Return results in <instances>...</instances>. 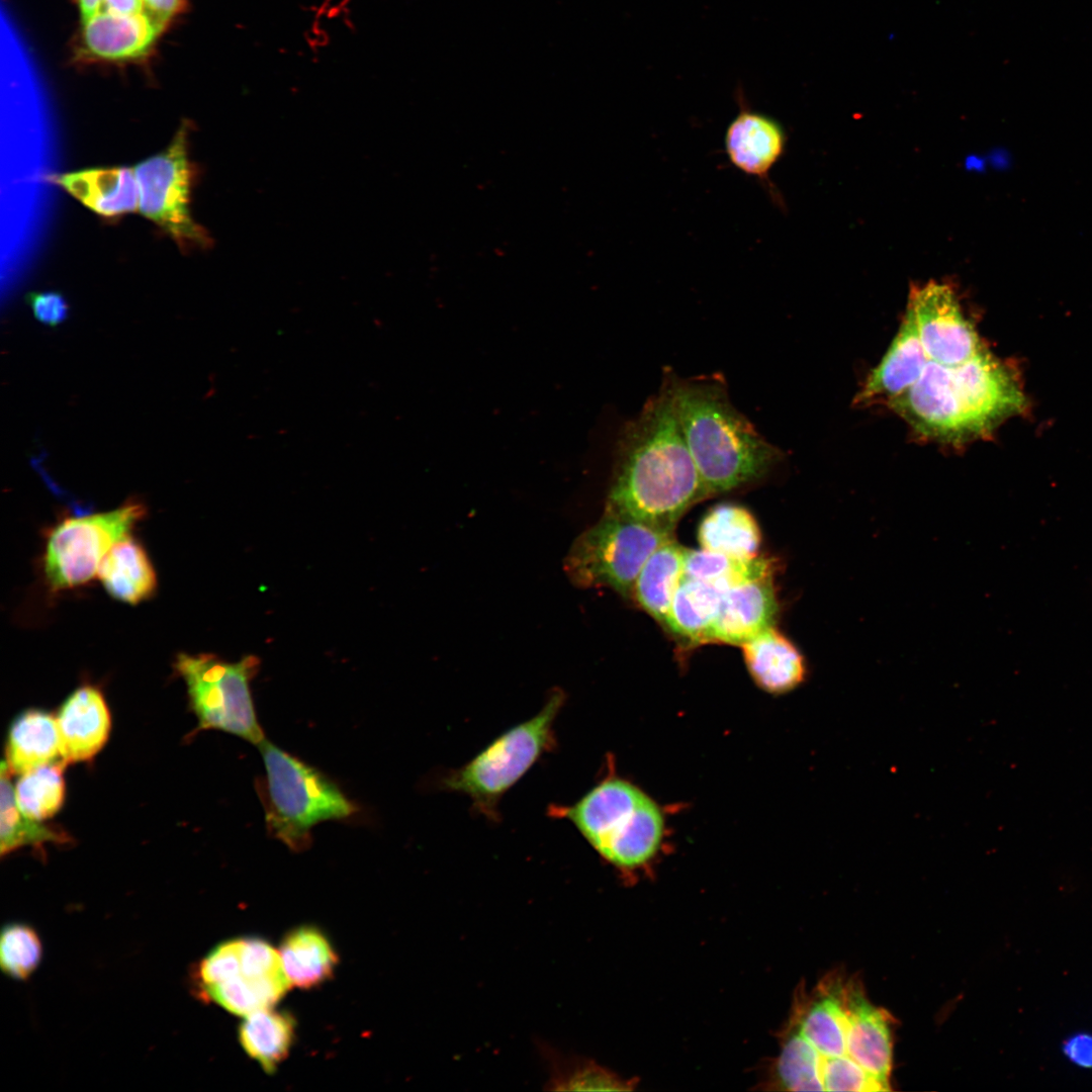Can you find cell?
Masks as SVG:
<instances>
[{
  "mask_svg": "<svg viewBox=\"0 0 1092 1092\" xmlns=\"http://www.w3.org/2000/svg\"><path fill=\"white\" fill-rule=\"evenodd\" d=\"M856 401L886 404L917 436L951 446L991 436L1027 404L1016 373L977 331L938 334L905 316Z\"/></svg>",
  "mask_w": 1092,
  "mask_h": 1092,
  "instance_id": "obj_1",
  "label": "cell"
},
{
  "mask_svg": "<svg viewBox=\"0 0 1092 1092\" xmlns=\"http://www.w3.org/2000/svg\"><path fill=\"white\" fill-rule=\"evenodd\" d=\"M677 417L672 371L622 429L605 513L673 533L682 515L708 497Z\"/></svg>",
  "mask_w": 1092,
  "mask_h": 1092,
  "instance_id": "obj_2",
  "label": "cell"
},
{
  "mask_svg": "<svg viewBox=\"0 0 1092 1092\" xmlns=\"http://www.w3.org/2000/svg\"><path fill=\"white\" fill-rule=\"evenodd\" d=\"M672 388L685 441L709 496L758 481L781 460L780 449L733 405L720 376L682 379L672 372Z\"/></svg>",
  "mask_w": 1092,
  "mask_h": 1092,
  "instance_id": "obj_3",
  "label": "cell"
},
{
  "mask_svg": "<svg viewBox=\"0 0 1092 1092\" xmlns=\"http://www.w3.org/2000/svg\"><path fill=\"white\" fill-rule=\"evenodd\" d=\"M552 817L568 820L607 862L633 871L661 847L665 819L658 804L633 783L609 776L571 805H552Z\"/></svg>",
  "mask_w": 1092,
  "mask_h": 1092,
  "instance_id": "obj_4",
  "label": "cell"
},
{
  "mask_svg": "<svg viewBox=\"0 0 1092 1092\" xmlns=\"http://www.w3.org/2000/svg\"><path fill=\"white\" fill-rule=\"evenodd\" d=\"M265 776L259 793L268 832L292 850L306 849L311 829L357 812L337 784L317 768L264 739L259 745Z\"/></svg>",
  "mask_w": 1092,
  "mask_h": 1092,
  "instance_id": "obj_5",
  "label": "cell"
},
{
  "mask_svg": "<svg viewBox=\"0 0 1092 1092\" xmlns=\"http://www.w3.org/2000/svg\"><path fill=\"white\" fill-rule=\"evenodd\" d=\"M566 695L551 691L540 711L508 729L469 761L445 774L443 790L467 796L476 811L492 820L497 806L531 767L556 744L554 725Z\"/></svg>",
  "mask_w": 1092,
  "mask_h": 1092,
  "instance_id": "obj_6",
  "label": "cell"
},
{
  "mask_svg": "<svg viewBox=\"0 0 1092 1092\" xmlns=\"http://www.w3.org/2000/svg\"><path fill=\"white\" fill-rule=\"evenodd\" d=\"M671 538L672 533L604 512L574 539L563 569L576 587H609L630 599L647 558Z\"/></svg>",
  "mask_w": 1092,
  "mask_h": 1092,
  "instance_id": "obj_7",
  "label": "cell"
},
{
  "mask_svg": "<svg viewBox=\"0 0 1092 1092\" xmlns=\"http://www.w3.org/2000/svg\"><path fill=\"white\" fill-rule=\"evenodd\" d=\"M174 667L186 684L196 731L220 730L255 745L266 739L251 692L259 667L256 656L228 662L210 653H179Z\"/></svg>",
  "mask_w": 1092,
  "mask_h": 1092,
  "instance_id": "obj_8",
  "label": "cell"
},
{
  "mask_svg": "<svg viewBox=\"0 0 1092 1092\" xmlns=\"http://www.w3.org/2000/svg\"><path fill=\"white\" fill-rule=\"evenodd\" d=\"M196 979L203 995L240 1016L271 1008L291 986L279 951L255 937L219 943L200 962Z\"/></svg>",
  "mask_w": 1092,
  "mask_h": 1092,
  "instance_id": "obj_9",
  "label": "cell"
},
{
  "mask_svg": "<svg viewBox=\"0 0 1092 1092\" xmlns=\"http://www.w3.org/2000/svg\"><path fill=\"white\" fill-rule=\"evenodd\" d=\"M190 124L183 121L169 146L136 164L140 212L159 226L180 251L204 249L210 240L190 212V196L195 177L189 158Z\"/></svg>",
  "mask_w": 1092,
  "mask_h": 1092,
  "instance_id": "obj_10",
  "label": "cell"
},
{
  "mask_svg": "<svg viewBox=\"0 0 1092 1092\" xmlns=\"http://www.w3.org/2000/svg\"><path fill=\"white\" fill-rule=\"evenodd\" d=\"M146 515L145 505L129 500L115 510L65 519L49 535L43 570L53 590L91 580L111 547L128 536Z\"/></svg>",
  "mask_w": 1092,
  "mask_h": 1092,
  "instance_id": "obj_11",
  "label": "cell"
},
{
  "mask_svg": "<svg viewBox=\"0 0 1092 1092\" xmlns=\"http://www.w3.org/2000/svg\"><path fill=\"white\" fill-rule=\"evenodd\" d=\"M737 100L739 110L724 133L725 154L736 170L755 179L769 199L783 207L770 172L785 155L786 130L774 117L752 109L742 95H737Z\"/></svg>",
  "mask_w": 1092,
  "mask_h": 1092,
  "instance_id": "obj_12",
  "label": "cell"
},
{
  "mask_svg": "<svg viewBox=\"0 0 1092 1092\" xmlns=\"http://www.w3.org/2000/svg\"><path fill=\"white\" fill-rule=\"evenodd\" d=\"M775 573L734 585L722 594L709 643L741 646L769 627L779 615Z\"/></svg>",
  "mask_w": 1092,
  "mask_h": 1092,
  "instance_id": "obj_13",
  "label": "cell"
},
{
  "mask_svg": "<svg viewBox=\"0 0 1092 1092\" xmlns=\"http://www.w3.org/2000/svg\"><path fill=\"white\" fill-rule=\"evenodd\" d=\"M56 719L61 758L66 764L91 759L106 743L111 728L108 706L93 686L76 689Z\"/></svg>",
  "mask_w": 1092,
  "mask_h": 1092,
  "instance_id": "obj_14",
  "label": "cell"
},
{
  "mask_svg": "<svg viewBox=\"0 0 1092 1092\" xmlns=\"http://www.w3.org/2000/svg\"><path fill=\"white\" fill-rule=\"evenodd\" d=\"M894 1018L873 1005L857 978L851 1002L847 1052L851 1060L891 1090Z\"/></svg>",
  "mask_w": 1092,
  "mask_h": 1092,
  "instance_id": "obj_15",
  "label": "cell"
},
{
  "mask_svg": "<svg viewBox=\"0 0 1092 1092\" xmlns=\"http://www.w3.org/2000/svg\"><path fill=\"white\" fill-rule=\"evenodd\" d=\"M52 183L106 218L139 210L140 192L133 169L90 168L48 177Z\"/></svg>",
  "mask_w": 1092,
  "mask_h": 1092,
  "instance_id": "obj_16",
  "label": "cell"
},
{
  "mask_svg": "<svg viewBox=\"0 0 1092 1092\" xmlns=\"http://www.w3.org/2000/svg\"><path fill=\"white\" fill-rule=\"evenodd\" d=\"M740 647L752 680L767 694L780 696L790 693L807 677L803 655L776 626Z\"/></svg>",
  "mask_w": 1092,
  "mask_h": 1092,
  "instance_id": "obj_17",
  "label": "cell"
},
{
  "mask_svg": "<svg viewBox=\"0 0 1092 1092\" xmlns=\"http://www.w3.org/2000/svg\"><path fill=\"white\" fill-rule=\"evenodd\" d=\"M83 39L94 56L123 60L144 55L161 30L144 14L97 12L83 20Z\"/></svg>",
  "mask_w": 1092,
  "mask_h": 1092,
  "instance_id": "obj_18",
  "label": "cell"
},
{
  "mask_svg": "<svg viewBox=\"0 0 1092 1092\" xmlns=\"http://www.w3.org/2000/svg\"><path fill=\"white\" fill-rule=\"evenodd\" d=\"M97 576L113 599L129 605L150 599L157 589L152 561L143 545L129 535L106 553Z\"/></svg>",
  "mask_w": 1092,
  "mask_h": 1092,
  "instance_id": "obj_19",
  "label": "cell"
},
{
  "mask_svg": "<svg viewBox=\"0 0 1092 1092\" xmlns=\"http://www.w3.org/2000/svg\"><path fill=\"white\" fill-rule=\"evenodd\" d=\"M62 760L57 719L41 710H27L12 722L5 762L11 775Z\"/></svg>",
  "mask_w": 1092,
  "mask_h": 1092,
  "instance_id": "obj_20",
  "label": "cell"
},
{
  "mask_svg": "<svg viewBox=\"0 0 1092 1092\" xmlns=\"http://www.w3.org/2000/svg\"><path fill=\"white\" fill-rule=\"evenodd\" d=\"M685 549L673 538L660 545L643 564L632 589L631 599L663 626L684 578Z\"/></svg>",
  "mask_w": 1092,
  "mask_h": 1092,
  "instance_id": "obj_21",
  "label": "cell"
},
{
  "mask_svg": "<svg viewBox=\"0 0 1092 1092\" xmlns=\"http://www.w3.org/2000/svg\"><path fill=\"white\" fill-rule=\"evenodd\" d=\"M279 953L290 985L301 989L320 986L331 979L339 962L324 932L309 925L289 931Z\"/></svg>",
  "mask_w": 1092,
  "mask_h": 1092,
  "instance_id": "obj_22",
  "label": "cell"
},
{
  "mask_svg": "<svg viewBox=\"0 0 1092 1092\" xmlns=\"http://www.w3.org/2000/svg\"><path fill=\"white\" fill-rule=\"evenodd\" d=\"M698 540L703 549L747 560L759 555L761 533L747 509L721 504L704 516L698 528Z\"/></svg>",
  "mask_w": 1092,
  "mask_h": 1092,
  "instance_id": "obj_23",
  "label": "cell"
},
{
  "mask_svg": "<svg viewBox=\"0 0 1092 1092\" xmlns=\"http://www.w3.org/2000/svg\"><path fill=\"white\" fill-rule=\"evenodd\" d=\"M721 599L722 593L715 586L684 577L671 602L664 627L690 646L709 643Z\"/></svg>",
  "mask_w": 1092,
  "mask_h": 1092,
  "instance_id": "obj_24",
  "label": "cell"
},
{
  "mask_svg": "<svg viewBox=\"0 0 1092 1092\" xmlns=\"http://www.w3.org/2000/svg\"><path fill=\"white\" fill-rule=\"evenodd\" d=\"M294 1030L295 1021L289 1013L266 1008L245 1016L239 1039L249 1057L273 1074L289 1053Z\"/></svg>",
  "mask_w": 1092,
  "mask_h": 1092,
  "instance_id": "obj_25",
  "label": "cell"
},
{
  "mask_svg": "<svg viewBox=\"0 0 1092 1092\" xmlns=\"http://www.w3.org/2000/svg\"><path fill=\"white\" fill-rule=\"evenodd\" d=\"M776 562L768 557L738 559L706 549H685L684 577L707 582L722 594L744 581L775 573Z\"/></svg>",
  "mask_w": 1092,
  "mask_h": 1092,
  "instance_id": "obj_26",
  "label": "cell"
},
{
  "mask_svg": "<svg viewBox=\"0 0 1092 1092\" xmlns=\"http://www.w3.org/2000/svg\"><path fill=\"white\" fill-rule=\"evenodd\" d=\"M10 775L6 762L2 761L0 809L1 855L9 853L23 845L40 846L47 842H70L72 838L65 831L47 826L40 823L41 821L28 817L20 810L15 799Z\"/></svg>",
  "mask_w": 1092,
  "mask_h": 1092,
  "instance_id": "obj_27",
  "label": "cell"
},
{
  "mask_svg": "<svg viewBox=\"0 0 1092 1092\" xmlns=\"http://www.w3.org/2000/svg\"><path fill=\"white\" fill-rule=\"evenodd\" d=\"M66 765L59 760L21 775L14 793L17 805L25 815L42 821L61 809L65 799L63 774Z\"/></svg>",
  "mask_w": 1092,
  "mask_h": 1092,
  "instance_id": "obj_28",
  "label": "cell"
},
{
  "mask_svg": "<svg viewBox=\"0 0 1092 1092\" xmlns=\"http://www.w3.org/2000/svg\"><path fill=\"white\" fill-rule=\"evenodd\" d=\"M41 956V941L32 927L24 923H9L3 927L0 965L8 977L27 979L38 967Z\"/></svg>",
  "mask_w": 1092,
  "mask_h": 1092,
  "instance_id": "obj_29",
  "label": "cell"
},
{
  "mask_svg": "<svg viewBox=\"0 0 1092 1092\" xmlns=\"http://www.w3.org/2000/svg\"><path fill=\"white\" fill-rule=\"evenodd\" d=\"M548 1059L551 1067L552 1090H625V1083L606 1069L590 1062L563 1058L557 1055Z\"/></svg>",
  "mask_w": 1092,
  "mask_h": 1092,
  "instance_id": "obj_30",
  "label": "cell"
},
{
  "mask_svg": "<svg viewBox=\"0 0 1092 1092\" xmlns=\"http://www.w3.org/2000/svg\"><path fill=\"white\" fill-rule=\"evenodd\" d=\"M35 318L50 327L63 323L69 306L64 296L56 291L29 293L26 297Z\"/></svg>",
  "mask_w": 1092,
  "mask_h": 1092,
  "instance_id": "obj_31",
  "label": "cell"
},
{
  "mask_svg": "<svg viewBox=\"0 0 1092 1092\" xmlns=\"http://www.w3.org/2000/svg\"><path fill=\"white\" fill-rule=\"evenodd\" d=\"M1062 1052L1075 1066L1092 1069V1032L1077 1031L1062 1043Z\"/></svg>",
  "mask_w": 1092,
  "mask_h": 1092,
  "instance_id": "obj_32",
  "label": "cell"
},
{
  "mask_svg": "<svg viewBox=\"0 0 1092 1092\" xmlns=\"http://www.w3.org/2000/svg\"><path fill=\"white\" fill-rule=\"evenodd\" d=\"M145 15L162 31L181 8L183 0H142Z\"/></svg>",
  "mask_w": 1092,
  "mask_h": 1092,
  "instance_id": "obj_33",
  "label": "cell"
},
{
  "mask_svg": "<svg viewBox=\"0 0 1092 1092\" xmlns=\"http://www.w3.org/2000/svg\"><path fill=\"white\" fill-rule=\"evenodd\" d=\"M101 11L116 14H140L144 13V8L142 0H103L97 12Z\"/></svg>",
  "mask_w": 1092,
  "mask_h": 1092,
  "instance_id": "obj_34",
  "label": "cell"
},
{
  "mask_svg": "<svg viewBox=\"0 0 1092 1092\" xmlns=\"http://www.w3.org/2000/svg\"><path fill=\"white\" fill-rule=\"evenodd\" d=\"M103 0H79L83 20L94 15Z\"/></svg>",
  "mask_w": 1092,
  "mask_h": 1092,
  "instance_id": "obj_35",
  "label": "cell"
},
{
  "mask_svg": "<svg viewBox=\"0 0 1092 1092\" xmlns=\"http://www.w3.org/2000/svg\"><path fill=\"white\" fill-rule=\"evenodd\" d=\"M307 40L312 46H324L328 40V37L322 29L314 27L307 31Z\"/></svg>",
  "mask_w": 1092,
  "mask_h": 1092,
  "instance_id": "obj_36",
  "label": "cell"
},
{
  "mask_svg": "<svg viewBox=\"0 0 1092 1092\" xmlns=\"http://www.w3.org/2000/svg\"><path fill=\"white\" fill-rule=\"evenodd\" d=\"M347 2L348 0H325L323 12L330 16L332 13L343 9Z\"/></svg>",
  "mask_w": 1092,
  "mask_h": 1092,
  "instance_id": "obj_37",
  "label": "cell"
}]
</instances>
